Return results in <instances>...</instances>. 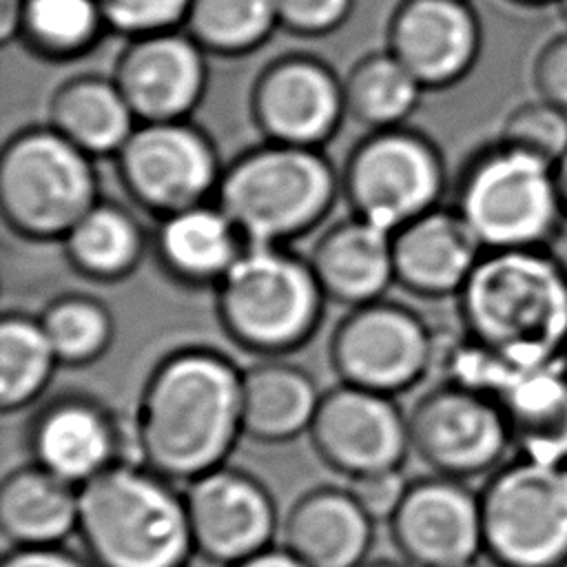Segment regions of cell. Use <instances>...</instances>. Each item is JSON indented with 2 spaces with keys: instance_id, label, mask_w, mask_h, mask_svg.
Returning a JSON list of instances; mask_svg holds the SVG:
<instances>
[{
  "instance_id": "1",
  "label": "cell",
  "mask_w": 567,
  "mask_h": 567,
  "mask_svg": "<svg viewBox=\"0 0 567 567\" xmlns=\"http://www.w3.org/2000/svg\"><path fill=\"white\" fill-rule=\"evenodd\" d=\"M241 377L215 348L186 346L162 357L137 401V461L186 483L224 465L244 436Z\"/></svg>"
},
{
  "instance_id": "2",
  "label": "cell",
  "mask_w": 567,
  "mask_h": 567,
  "mask_svg": "<svg viewBox=\"0 0 567 567\" xmlns=\"http://www.w3.org/2000/svg\"><path fill=\"white\" fill-rule=\"evenodd\" d=\"M456 299L463 332L514 370L567 357V264L554 248L485 250Z\"/></svg>"
},
{
  "instance_id": "3",
  "label": "cell",
  "mask_w": 567,
  "mask_h": 567,
  "mask_svg": "<svg viewBox=\"0 0 567 567\" xmlns=\"http://www.w3.org/2000/svg\"><path fill=\"white\" fill-rule=\"evenodd\" d=\"M78 536L95 567H188L197 556L184 492L137 458L80 487Z\"/></svg>"
},
{
  "instance_id": "4",
  "label": "cell",
  "mask_w": 567,
  "mask_h": 567,
  "mask_svg": "<svg viewBox=\"0 0 567 567\" xmlns=\"http://www.w3.org/2000/svg\"><path fill=\"white\" fill-rule=\"evenodd\" d=\"M341 197V171L323 148L261 142L224 164L215 202L246 246H290L312 233Z\"/></svg>"
},
{
  "instance_id": "5",
  "label": "cell",
  "mask_w": 567,
  "mask_h": 567,
  "mask_svg": "<svg viewBox=\"0 0 567 567\" xmlns=\"http://www.w3.org/2000/svg\"><path fill=\"white\" fill-rule=\"evenodd\" d=\"M452 206L483 250L551 248L567 226L556 164L501 137L465 159Z\"/></svg>"
},
{
  "instance_id": "6",
  "label": "cell",
  "mask_w": 567,
  "mask_h": 567,
  "mask_svg": "<svg viewBox=\"0 0 567 567\" xmlns=\"http://www.w3.org/2000/svg\"><path fill=\"white\" fill-rule=\"evenodd\" d=\"M213 290L224 334L259 357L303 348L319 330L328 301L310 259L290 246H246Z\"/></svg>"
},
{
  "instance_id": "7",
  "label": "cell",
  "mask_w": 567,
  "mask_h": 567,
  "mask_svg": "<svg viewBox=\"0 0 567 567\" xmlns=\"http://www.w3.org/2000/svg\"><path fill=\"white\" fill-rule=\"evenodd\" d=\"M100 197L95 159L53 126H27L4 142L0 210L22 239L62 241Z\"/></svg>"
},
{
  "instance_id": "8",
  "label": "cell",
  "mask_w": 567,
  "mask_h": 567,
  "mask_svg": "<svg viewBox=\"0 0 567 567\" xmlns=\"http://www.w3.org/2000/svg\"><path fill=\"white\" fill-rule=\"evenodd\" d=\"M478 498L483 551L498 567H567V463L514 454Z\"/></svg>"
},
{
  "instance_id": "9",
  "label": "cell",
  "mask_w": 567,
  "mask_h": 567,
  "mask_svg": "<svg viewBox=\"0 0 567 567\" xmlns=\"http://www.w3.org/2000/svg\"><path fill=\"white\" fill-rule=\"evenodd\" d=\"M447 166L439 144L408 124L368 131L341 168L350 213L390 233L441 206Z\"/></svg>"
},
{
  "instance_id": "10",
  "label": "cell",
  "mask_w": 567,
  "mask_h": 567,
  "mask_svg": "<svg viewBox=\"0 0 567 567\" xmlns=\"http://www.w3.org/2000/svg\"><path fill=\"white\" fill-rule=\"evenodd\" d=\"M439 334L414 308L377 299L350 308L330 334L328 357L341 383L396 396L436 365Z\"/></svg>"
},
{
  "instance_id": "11",
  "label": "cell",
  "mask_w": 567,
  "mask_h": 567,
  "mask_svg": "<svg viewBox=\"0 0 567 567\" xmlns=\"http://www.w3.org/2000/svg\"><path fill=\"white\" fill-rule=\"evenodd\" d=\"M113 159L126 197L155 217L215 199L224 173L217 144L193 120L140 122Z\"/></svg>"
},
{
  "instance_id": "12",
  "label": "cell",
  "mask_w": 567,
  "mask_h": 567,
  "mask_svg": "<svg viewBox=\"0 0 567 567\" xmlns=\"http://www.w3.org/2000/svg\"><path fill=\"white\" fill-rule=\"evenodd\" d=\"M412 454L434 474L467 481L503 465L512 434L501 403L441 381L408 412Z\"/></svg>"
},
{
  "instance_id": "13",
  "label": "cell",
  "mask_w": 567,
  "mask_h": 567,
  "mask_svg": "<svg viewBox=\"0 0 567 567\" xmlns=\"http://www.w3.org/2000/svg\"><path fill=\"white\" fill-rule=\"evenodd\" d=\"M248 106L266 142L306 148H323L348 115L343 78L310 53L272 58L257 73Z\"/></svg>"
},
{
  "instance_id": "14",
  "label": "cell",
  "mask_w": 567,
  "mask_h": 567,
  "mask_svg": "<svg viewBox=\"0 0 567 567\" xmlns=\"http://www.w3.org/2000/svg\"><path fill=\"white\" fill-rule=\"evenodd\" d=\"M308 436L317 456L348 478L401 470L412 454L410 419L396 396L341 381L323 392Z\"/></svg>"
},
{
  "instance_id": "15",
  "label": "cell",
  "mask_w": 567,
  "mask_h": 567,
  "mask_svg": "<svg viewBox=\"0 0 567 567\" xmlns=\"http://www.w3.org/2000/svg\"><path fill=\"white\" fill-rule=\"evenodd\" d=\"M184 498L199 558L228 567L272 547L277 505L250 472L224 463L193 478Z\"/></svg>"
},
{
  "instance_id": "16",
  "label": "cell",
  "mask_w": 567,
  "mask_h": 567,
  "mask_svg": "<svg viewBox=\"0 0 567 567\" xmlns=\"http://www.w3.org/2000/svg\"><path fill=\"white\" fill-rule=\"evenodd\" d=\"M390 534L412 567H454L483 554L481 498L465 481L432 474L410 481Z\"/></svg>"
},
{
  "instance_id": "17",
  "label": "cell",
  "mask_w": 567,
  "mask_h": 567,
  "mask_svg": "<svg viewBox=\"0 0 567 567\" xmlns=\"http://www.w3.org/2000/svg\"><path fill=\"white\" fill-rule=\"evenodd\" d=\"M27 445L31 463L75 487L126 458L117 414L97 396L78 390L38 405L27 427Z\"/></svg>"
},
{
  "instance_id": "18",
  "label": "cell",
  "mask_w": 567,
  "mask_h": 567,
  "mask_svg": "<svg viewBox=\"0 0 567 567\" xmlns=\"http://www.w3.org/2000/svg\"><path fill=\"white\" fill-rule=\"evenodd\" d=\"M385 44L425 91H441L476 66L483 27L470 0H401L388 20Z\"/></svg>"
},
{
  "instance_id": "19",
  "label": "cell",
  "mask_w": 567,
  "mask_h": 567,
  "mask_svg": "<svg viewBox=\"0 0 567 567\" xmlns=\"http://www.w3.org/2000/svg\"><path fill=\"white\" fill-rule=\"evenodd\" d=\"M113 80L137 122L190 120L208 89V53L184 29L131 38Z\"/></svg>"
},
{
  "instance_id": "20",
  "label": "cell",
  "mask_w": 567,
  "mask_h": 567,
  "mask_svg": "<svg viewBox=\"0 0 567 567\" xmlns=\"http://www.w3.org/2000/svg\"><path fill=\"white\" fill-rule=\"evenodd\" d=\"M483 252L456 208L441 204L392 233L394 281L416 297H456Z\"/></svg>"
},
{
  "instance_id": "21",
  "label": "cell",
  "mask_w": 567,
  "mask_h": 567,
  "mask_svg": "<svg viewBox=\"0 0 567 567\" xmlns=\"http://www.w3.org/2000/svg\"><path fill=\"white\" fill-rule=\"evenodd\" d=\"M308 259L328 301L346 308L383 299L396 284L392 233L352 213L321 233Z\"/></svg>"
},
{
  "instance_id": "22",
  "label": "cell",
  "mask_w": 567,
  "mask_h": 567,
  "mask_svg": "<svg viewBox=\"0 0 567 567\" xmlns=\"http://www.w3.org/2000/svg\"><path fill=\"white\" fill-rule=\"evenodd\" d=\"M151 250L173 281L215 288L246 250V239L226 210L210 199L157 217Z\"/></svg>"
},
{
  "instance_id": "23",
  "label": "cell",
  "mask_w": 567,
  "mask_h": 567,
  "mask_svg": "<svg viewBox=\"0 0 567 567\" xmlns=\"http://www.w3.org/2000/svg\"><path fill=\"white\" fill-rule=\"evenodd\" d=\"M374 525L348 487H315L286 514L284 547L306 567H363Z\"/></svg>"
},
{
  "instance_id": "24",
  "label": "cell",
  "mask_w": 567,
  "mask_h": 567,
  "mask_svg": "<svg viewBox=\"0 0 567 567\" xmlns=\"http://www.w3.org/2000/svg\"><path fill=\"white\" fill-rule=\"evenodd\" d=\"M496 401L505 412L514 454L567 463V357L518 370Z\"/></svg>"
},
{
  "instance_id": "25",
  "label": "cell",
  "mask_w": 567,
  "mask_h": 567,
  "mask_svg": "<svg viewBox=\"0 0 567 567\" xmlns=\"http://www.w3.org/2000/svg\"><path fill=\"white\" fill-rule=\"evenodd\" d=\"M321 396L306 368L264 357L241 377L244 434L259 443H288L308 434Z\"/></svg>"
},
{
  "instance_id": "26",
  "label": "cell",
  "mask_w": 567,
  "mask_h": 567,
  "mask_svg": "<svg viewBox=\"0 0 567 567\" xmlns=\"http://www.w3.org/2000/svg\"><path fill=\"white\" fill-rule=\"evenodd\" d=\"M80 487L35 463L11 470L0 485V532L11 547L62 545L78 534Z\"/></svg>"
},
{
  "instance_id": "27",
  "label": "cell",
  "mask_w": 567,
  "mask_h": 567,
  "mask_svg": "<svg viewBox=\"0 0 567 567\" xmlns=\"http://www.w3.org/2000/svg\"><path fill=\"white\" fill-rule=\"evenodd\" d=\"M47 124L97 159L115 157L140 122L113 75L78 73L53 91Z\"/></svg>"
},
{
  "instance_id": "28",
  "label": "cell",
  "mask_w": 567,
  "mask_h": 567,
  "mask_svg": "<svg viewBox=\"0 0 567 567\" xmlns=\"http://www.w3.org/2000/svg\"><path fill=\"white\" fill-rule=\"evenodd\" d=\"M66 264L95 284H117L135 275L151 250V237L137 215L100 197L64 235Z\"/></svg>"
},
{
  "instance_id": "29",
  "label": "cell",
  "mask_w": 567,
  "mask_h": 567,
  "mask_svg": "<svg viewBox=\"0 0 567 567\" xmlns=\"http://www.w3.org/2000/svg\"><path fill=\"white\" fill-rule=\"evenodd\" d=\"M348 115L368 131L403 126L425 89L385 49L357 60L343 78Z\"/></svg>"
},
{
  "instance_id": "30",
  "label": "cell",
  "mask_w": 567,
  "mask_h": 567,
  "mask_svg": "<svg viewBox=\"0 0 567 567\" xmlns=\"http://www.w3.org/2000/svg\"><path fill=\"white\" fill-rule=\"evenodd\" d=\"M60 359L40 323L20 310L0 319V408L4 414L35 403L53 381Z\"/></svg>"
},
{
  "instance_id": "31",
  "label": "cell",
  "mask_w": 567,
  "mask_h": 567,
  "mask_svg": "<svg viewBox=\"0 0 567 567\" xmlns=\"http://www.w3.org/2000/svg\"><path fill=\"white\" fill-rule=\"evenodd\" d=\"M109 33L97 0H24L18 42L47 62L91 53Z\"/></svg>"
},
{
  "instance_id": "32",
  "label": "cell",
  "mask_w": 567,
  "mask_h": 567,
  "mask_svg": "<svg viewBox=\"0 0 567 567\" xmlns=\"http://www.w3.org/2000/svg\"><path fill=\"white\" fill-rule=\"evenodd\" d=\"M182 29L208 55L241 58L279 29L277 0H193Z\"/></svg>"
},
{
  "instance_id": "33",
  "label": "cell",
  "mask_w": 567,
  "mask_h": 567,
  "mask_svg": "<svg viewBox=\"0 0 567 567\" xmlns=\"http://www.w3.org/2000/svg\"><path fill=\"white\" fill-rule=\"evenodd\" d=\"M58 359L69 368L97 363L115 341L111 308L86 292H62L38 315Z\"/></svg>"
},
{
  "instance_id": "34",
  "label": "cell",
  "mask_w": 567,
  "mask_h": 567,
  "mask_svg": "<svg viewBox=\"0 0 567 567\" xmlns=\"http://www.w3.org/2000/svg\"><path fill=\"white\" fill-rule=\"evenodd\" d=\"M498 137L556 164L567 153V111L536 95L507 113Z\"/></svg>"
},
{
  "instance_id": "35",
  "label": "cell",
  "mask_w": 567,
  "mask_h": 567,
  "mask_svg": "<svg viewBox=\"0 0 567 567\" xmlns=\"http://www.w3.org/2000/svg\"><path fill=\"white\" fill-rule=\"evenodd\" d=\"M109 33L126 40L182 29L193 0H97Z\"/></svg>"
},
{
  "instance_id": "36",
  "label": "cell",
  "mask_w": 567,
  "mask_h": 567,
  "mask_svg": "<svg viewBox=\"0 0 567 567\" xmlns=\"http://www.w3.org/2000/svg\"><path fill=\"white\" fill-rule=\"evenodd\" d=\"M357 0H277L279 29L299 38H323L341 29Z\"/></svg>"
},
{
  "instance_id": "37",
  "label": "cell",
  "mask_w": 567,
  "mask_h": 567,
  "mask_svg": "<svg viewBox=\"0 0 567 567\" xmlns=\"http://www.w3.org/2000/svg\"><path fill=\"white\" fill-rule=\"evenodd\" d=\"M410 481L401 470H385L350 478V492L374 523H390L401 507Z\"/></svg>"
},
{
  "instance_id": "38",
  "label": "cell",
  "mask_w": 567,
  "mask_h": 567,
  "mask_svg": "<svg viewBox=\"0 0 567 567\" xmlns=\"http://www.w3.org/2000/svg\"><path fill=\"white\" fill-rule=\"evenodd\" d=\"M536 95L567 111V31L547 40L532 64Z\"/></svg>"
},
{
  "instance_id": "39",
  "label": "cell",
  "mask_w": 567,
  "mask_h": 567,
  "mask_svg": "<svg viewBox=\"0 0 567 567\" xmlns=\"http://www.w3.org/2000/svg\"><path fill=\"white\" fill-rule=\"evenodd\" d=\"M0 567H95L86 556H80L62 545L51 547H11Z\"/></svg>"
},
{
  "instance_id": "40",
  "label": "cell",
  "mask_w": 567,
  "mask_h": 567,
  "mask_svg": "<svg viewBox=\"0 0 567 567\" xmlns=\"http://www.w3.org/2000/svg\"><path fill=\"white\" fill-rule=\"evenodd\" d=\"M228 567H306L295 554H290L286 547H268L255 556H248L235 565Z\"/></svg>"
},
{
  "instance_id": "41",
  "label": "cell",
  "mask_w": 567,
  "mask_h": 567,
  "mask_svg": "<svg viewBox=\"0 0 567 567\" xmlns=\"http://www.w3.org/2000/svg\"><path fill=\"white\" fill-rule=\"evenodd\" d=\"M22 7L24 0H0V40L4 47L18 40Z\"/></svg>"
},
{
  "instance_id": "42",
  "label": "cell",
  "mask_w": 567,
  "mask_h": 567,
  "mask_svg": "<svg viewBox=\"0 0 567 567\" xmlns=\"http://www.w3.org/2000/svg\"><path fill=\"white\" fill-rule=\"evenodd\" d=\"M556 179H558L563 206H565V213H567V153L556 162Z\"/></svg>"
},
{
  "instance_id": "43",
  "label": "cell",
  "mask_w": 567,
  "mask_h": 567,
  "mask_svg": "<svg viewBox=\"0 0 567 567\" xmlns=\"http://www.w3.org/2000/svg\"><path fill=\"white\" fill-rule=\"evenodd\" d=\"M363 567H410V565H403V563H394V560H372V563H365Z\"/></svg>"
},
{
  "instance_id": "44",
  "label": "cell",
  "mask_w": 567,
  "mask_h": 567,
  "mask_svg": "<svg viewBox=\"0 0 567 567\" xmlns=\"http://www.w3.org/2000/svg\"><path fill=\"white\" fill-rule=\"evenodd\" d=\"M516 4H523V7H545V4H558V0H512Z\"/></svg>"
},
{
  "instance_id": "45",
  "label": "cell",
  "mask_w": 567,
  "mask_h": 567,
  "mask_svg": "<svg viewBox=\"0 0 567 567\" xmlns=\"http://www.w3.org/2000/svg\"><path fill=\"white\" fill-rule=\"evenodd\" d=\"M558 9H560V16H563V20L567 22V0H558Z\"/></svg>"
},
{
  "instance_id": "46",
  "label": "cell",
  "mask_w": 567,
  "mask_h": 567,
  "mask_svg": "<svg viewBox=\"0 0 567 567\" xmlns=\"http://www.w3.org/2000/svg\"><path fill=\"white\" fill-rule=\"evenodd\" d=\"M454 567H481L476 560H472V563H463V565H454Z\"/></svg>"
}]
</instances>
